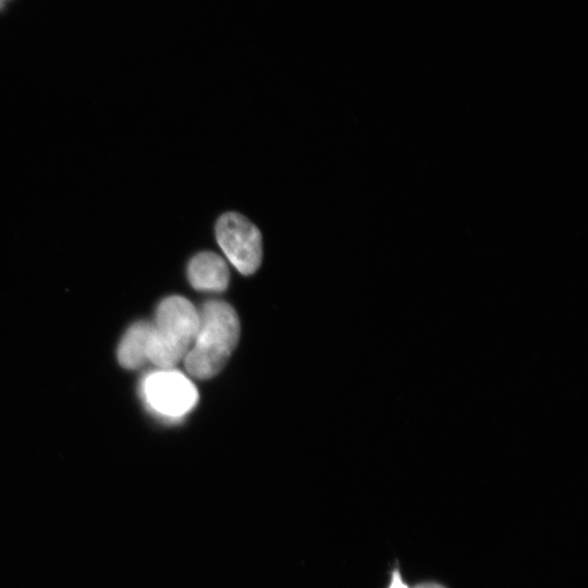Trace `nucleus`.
<instances>
[{
  "instance_id": "obj_1",
  "label": "nucleus",
  "mask_w": 588,
  "mask_h": 588,
  "mask_svg": "<svg viewBox=\"0 0 588 588\" xmlns=\"http://www.w3.org/2000/svg\"><path fill=\"white\" fill-rule=\"evenodd\" d=\"M199 326L184 357L187 372L197 379L216 376L228 363L240 338V320L223 301H209L198 309Z\"/></svg>"
},
{
  "instance_id": "obj_2",
  "label": "nucleus",
  "mask_w": 588,
  "mask_h": 588,
  "mask_svg": "<svg viewBox=\"0 0 588 588\" xmlns=\"http://www.w3.org/2000/svg\"><path fill=\"white\" fill-rule=\"evenodd\" d=\"M199 326L198 309L177 295L162 299L147 344V362L159 369L173 368L194 343Z\"/></svg>"
},
{
  "instance_id": "obj_3",
  "label": "nucleus",
  "mask_w": 588,
  "mask_h": 588,
  "mask_svg": "<svg viewBox=\"0 0 588 588\" xmlns=\"http://www.w3.org/2000/svg\"><path fill=\"white\" fill-rule=\"evenodd\" d=\"M140 395L152 414L167 420L181 419L198 401L194 383L173 368L147 373L140 383Z\"/></svg>"
},
{
  "instance_id": "obj_4",
  "label": "nucleus",
  "mask_w": 588,
  "mask_h": 588,
  "mask_svg": "<svg viewBox=\"0 0 588 588\" xmlns=\"http://www.w3.org/2000/svg\"><path fill=\"white\" fill-rule=\"evenodd\" d=\"M217 243L232 266L242 274H253L260 266L262 241L259 229L237 212H225L216 223Z\"/></svg>"
},
{
  "instance_id": "obj_5",
  "label": "nucleus",
  "mask_w": 588,
  "mask_h": 588,
  "mask_svg": "<svg viewBox=\"0 0 588 588\" xmlns=\"http://www.w3.org/2000/svg\"><path fill=\"white\" fill-rule=\"evenodd\" d=\"M189 284L198 291L222 292L230 281L226 261L213 252H200L187 265Z\"/></svg>"
},
{
  "instance_id": "obj_6",
  "label": "nucleus",
  "mask_w": 588,
  "mask_h": 588,
  "mask_svg": "<svg viewBox=\"0 0 588 588\" xmlns=\"http://www.w3.org/2000/svg\"><path fill=\"white\" fill-rule=\"evenodd\" d=\"M152 323L137 321L122 336L118 347V360L127 369H136L147 363V344Z\"/></svg>"
},
{
  "instance_id": "obj_7",
  "label": "nucleus",
  "mask_w": 588,
  "mask_h": 588,
  "mask_svg": "<svg viewBox=\"0 0 588 588\" xmlns=\"http://www.w3.org/2000/svg\"><path fill=\"white\" fill-rule=\"evenodd\" d=\"M388 588H409L402 579L399 568L393 569L391 584Z\"/></svg>"
},
{
  "instance_id": "obj_8",
  "label": "nucleus",
  "mask_w": 588,
  "mask_h": 588,
  "mask_svg": "<svg viewBox=\"0 0 588 588\" xmlns=\"http://www.w3.org/2000/svg\"><path fill=\"white\" fill-rule=\"evenodd\" d=\"M413 588H445L444 586L437 583H422L414 586Z\"/></svg>"
}]
</instances>
